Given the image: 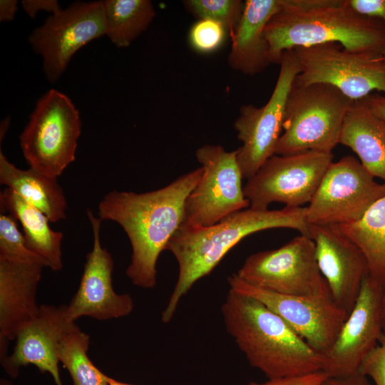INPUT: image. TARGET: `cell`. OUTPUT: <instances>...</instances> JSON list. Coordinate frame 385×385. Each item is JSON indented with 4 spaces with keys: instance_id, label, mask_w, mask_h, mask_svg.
Masks as SVG:
<instances>
[{
    "instance_id": "cell-1",
    "label": "cell",
    "mask_w": 385,
    "mask_h": 385,
    "mask_svg": "<svg viewBox=\"0 0 385 385\" xmlns=\"http://www.w3.org/2000/svg\"><path fill=\"white\" fill-rule=\"evenodd\" d=\"M202 173L200 167L146 192L113 190L100 201L98 218L118 223L130 240L132 255L125 273L135 286L156 285L158 257L183 224L186 199Z\"/></svg>"
},
{
    "instance_id": "cell-2",
    "label": "cell",
    "mask_w": 385,
    "mask_h": 385,
    "mask_svg": "<svg viewBox=\"0 0 385 385\" xmlns=\"http://www.w3.org/2000/svg\"><path fill=\"white\" fill-rule=\"evenodd\" d=\"M274 228L293 229L309 236L306 207L284 206L272 210L248 207L209 227L181 225L165 248L178 262V275L162 312V322L171 321L183 296L197 281L209 274L234 246L251 234Z\"/></svg>"
},
{
    "instance_id": "cell-3",
    "label": "cell",
    "mask_w": 385,
    "mask_h": 385,
    "mask_svg": "<svg viewBox=\"0 0 385 385\" xmlns=\"http://www.w3.org/2000/svg\"><path fill=\"white\" fill-rule=\"evenodd\" d=\"M265 33L272 63H279L287 51L328 43L357 53L385 52L382 24L356 12L347 0H289Z\"/></svg>"
},
{
    "instance_id": "cell-4",
    "label": "cell",
    "mask_w": 385,
    "mask_h": 385,
    "mask_svg": "<svg viewBox=\"0 0 385 385\" xmlns=\"http://www.w3.org/2000/svg\"><path fill=\"white\" fill-rule=\"evenodd\" d=\"M227 332L267 379L322 371V356L258 299L229 289L221 307Z\"/></svg>"
},
{
    "instance_id": "cell-5",
    "label": "cell",
    "mask_w": 385,
    "mask_h": 385,
    "mask_svg": "<svg viewBox=\"0 0 385 385\" xmlns=\"http://www.w3.org/2000/svg\"><path fill=\"white\" fill-rule=\"evenodd\" d=\"M354 101L325 83L297 85L289 93L275 155L332 153Z\"/></svg>"
},
{
    "instance_id": "cell-6",
    "label": "cell",
    "mask_w": 385,
    "mask_h": 385,
    "mask_svg": "<svg viewBox=\"0 0 385 385\" xmlns=\"http://www.w3.org/2000/svg\"><path fill=\"white\" fill-rule=\"evenodd\" d=\"M81 121L64 93L49 90L36 103L19 137L29 168L57 178L75 160Z\"/></svg>"
},
{
    "instance_id": "cell-7",
    "label": "cell",
    "mask_w": 385,
    "mask_h": 385,
    "mask_svg": "<svg viewBox=\"0 0 385 385\" xmlns=\"http://www.w3.org/2000/svg\"><path fill=\"white\" fill-rule=\"evenodd\" d=\"M236 274L247 283L274 293L331 296L317 262L314 242L305 235L279 248L250 255Z\"/></svg>"
},
{
    "instance_id": "cell-8",
    "label": "cell",
    "mask_w": 385,
    "mask_h": 385,
    "mask_svg": "<svg viewBox=\"0 0 385 385\" xmlns=\"http://www.w3.org/2000/svg\"><path fill=\"white\" fill-rule=\"evenodd\" d=\"M299 66L297 85H331L351 100H361L374 91L385 93L384 55L350 51L337 43L292 50Z\"/></svg>"
},
{
    "instance_id": "cell-9",
    "label": "cell",
    "mask_w": 385,
    "mask_h": 385,
    "mask_svg": "<svg viewBox=\"0 0 385 385\" xmlns=\"http://www.w3.org/2000/svg\"><path fill=\"white\" fill-rule=\"evenodd\" d=\"M202 173L186 199L182 225L209 227L236 212L250 207L235 150L204 145L195 152Z\"/></svg>"
},
{
    "instance_id": "cell-10",
    "label": "cell",
    "mask_w": 385,
    "mask_h": 385,
    "mask_svg": "<svg viewBox=\"0 0 385 385\" xmlns=\"http://www.w3.org/2000/svg\"><path fill=\"white\" fill-rule=\"evenodd\" d=\"M385 196V184L375 180L351 155L329 165L306 207L309 225H344L359 221Z\"/></svg>"
},
{
    "instance_id": "cell-11",
    "label": "cell",
    "mask_w": 385,
    "mask_h": 385,
    "mask_svg": "<svg viewBox=\"0 0 385 385\" xmlns=\"http://www.w3.org/2000/svg\"><path fill=\"white\" fill-rule=\"evenodd\" d=\"M279 64V75L268 101L261 107L243 105L234 123L242 143L236 152L243 178L253 176L275 155L282 133L288 96L300 69L292 50L282 54Z\"/></svg>"
},
{
    "instance_id": "cell-12",
    "label": "cell",
    "mask_w": 385,
    "mask_h": 385,
    "mask_svg": "<svg viewBox=\"0 0 385 385\" xmlns=\"http://www.w3.org/2000/svg\"><path fill=\"white\" fill-rule=\"evenodd\" d=\"M332 159V153L315 151L272 155L244 186L250 207L265 210L273 202L291 207L309 204Z\"/></svg>"
},
{
    "instance_id": "cell-13",
    "label": "cell",
    "mask_w": 385,
    "mask_h": 385,
    "mask_svg": "<svg viewBox=\"0 0 385 385\" xmlns=\"http://www.w3.org/2000/svg\"><path fill=\"white\" fill-rule=\"evenodd\" d=\"M106 33L104 1H78L49 16L32 32L29 43L43 58L46 78L55 83L77 51Z\"/></svg>"
},
{
    "instance_id": "cell-14",
    "label": "cell",
    "mask_w": 385,
    "mask_h": 385,
    "mask_svg": "<svg viewBox=\"0 0 385 385\" xmlns=\"http://www.w3.org/2000/svg\"><path fill=\"white\" fill-rule=\"evenodd\" d=\"M227 282L230 289L254 297L266 305L321 355L333 345L349 315L331 296L274 293L247 283L236 273L230 276Z\"/></svg>"
},
{
    "instance_id": "cell-15",
    "label": "cell",
    "mask_w": 385,
    "mask_h": 385,
    "mask_svg": "<svg viewBox=\"0 0 385 385\" xmlns=\"http://www.w3.org/2000/svg\"><path fill=\"white\" fill-rule=\"evenodd\" d=\"M382 295L381 287L368 274L335 342L322 355V371L328 377H346L358 372L363 359L379 343Z\"/></svg>"
},
{
    "instance_id": "cell-16",
    "label": "cell",
    "mask_w": 385,
    "mask_h": 385,
    "mask_svg": "<svg viewBox=\"0 0 385 385\" xmlns=\"http://www.w3.org/2000/svg\"><path fill=\"white\" fill-rule=\"evenodd\" d=\"M93 232V247L86 255L78 288L66 305L68 319L81 317L103 321L129 315L134 307L128 294H118L113 287V260L101 241V220L87 210Z\"/></svg>"
},
{
    "instance_id": "cell-17",
    "label": "cell",
    "mask_w": 385,
    "mask_h": 385,
    "mask_svg": "<svg viewBox=\"0 0 385 385\" xmlns=\"http://www.w3.org/2000/svg\"><path fill=\"white\" fill-rule=\"evenodd\" d=\"M317 262L334 302L348 314L369 274L366 260L339 225H309Z\"/></svg>"
},
{
    "instance_id": "cell-18",
    "label": "cell",
    "mask_w": 385,
    "mask_h": 385,
    "mask_svg": "<svg viewBox=\"0 0 385 385\" xmlns=\"http://www.w3.org/2000/svg\"><path fill=\"white\" fill-rule=\"evenodd\" d=\"M73 323L68 317L66 305H40L36 317L17 334L11 354L1 359L6 373L16 378L21 367L34 365L40 371L49 373L56 385H63L58 347Z\"/></svg>"
},
{
    "instance_id": "cell-19",
    "label": "cell",
    "mask_w": 385,
    "mask_h": 385,
    "mask_svg": "<svg viewBox=\"0 0 385 385\" xmlns=\"http://www.w3.org/2000/svg\"><path fill=\"white\" fill-rule=\"evenodd\" d=\"M43 267L0 257V359L7 355L8 342L39 311L36 294Z\"/></svg>"
},
{
    "instance_id": "cell-20",
    "label": "cell",
    "mask_w": 385,
    "mask_h": 385,
    "mask_svg": "<svg viewBox=\"0 0 385 385\" xmlns=\"http://www.w3.org/2000/svg\"><path fill=\"white\" fill-rule=\"evenodd\" d=\"M289 0H247L238 26L231 37L229 66L238 72L254 76L272 63L265 27L270 19L284 9Z\"/></svg>"
},
{
    "instance_id": "cell-21",
    "label": "cell",
    "mask_w": 385,
    "mask_h": 385,
    "mask_svg": "<svg viewBox=\"0 0 385 385\" xmlns=\"http://www.w3.org/2000/svg\"><path fill=\"white\" fill-rule=\"evenodd\" d=\"M339 143L350 148L364 168L385 184V122L363 99L354 101L347 112Z\"/></svg>"
},
{
    "instance_id": "cell-22",
    "label": "cell",
    "mask_w": 385,
    "mask_h": 385,
    "mask_svg": "<svg viewBox=\"0 0 385 385\" xmlns=\"http://www.w3.org/2000/svg\"><path fill=\"white\" fill-rule=\"evenodd\" d=\"M1 211H8L23 228L27 247L38 255L53 271L62 269L61 232L53 230L48 218L9 188L0 192Z\"/></svg>"
},
{
    "instance_id": "cell-23",
    "label": "cell",
    "mask_w": 385,
    "mask_h": 385,
    "mask_svg": "<svg viewBox=\"0 0 385 385\" xmlns=\"http://www.w3.org/2000/svg\"><path fill=\"white\" fill-rule=\"evenodd\" d=\"M0 183L41 211L51 222L66 218L67 201L57 178L31 168L23 170L0 152Z\"/></svg>"
},
{
    "instance_id": "cell-24",
    "label": "cell",
    "mask_w": 385,
    "mask_h": 385,
    "mask_svg": "<svg viewBox=\"0 0 385 385\" xmlns=\"http://www.w3.org/2000/svg\"><path fill=\"white\" fill-rule=\"evenodd\" d=\"M339 227L361 250L369 277L385 291V196L359 221Z\"/></svg>"
},
{
    "instance_id": "cell-25",
    "label": "cell",
    "mask_w": 385,
    "mask_h": 385,
    "mask_svg": "<svg viewBox=\"0 0 385 385\" xmlns=\"http://www.w3.org/2000/svg\"><path fill=\"white\" fill-rule=\"evenodd\" d=\"M104 10L106 35L119 48L129 46L155 16L150 0H106Z\"/></svg>"
},
{
    "instance_id": "cell-26",
    "label": "cell",
    "mask_w": 385,
    "mask_h": 385,
    "mask_svg": "<svg viewBox=\"0 0 385 385\" xmlns=\"http://www.w3.org/2000/svg\"><path fill=\"white\" fill-rule=\"evenodd\" d=\"M90 337L73 323L58 347L59 362L68 371L73 385H109L107 375L88 356Z\"/></svg>"
},
{
    "instance_id": "cell-27",
    "label": "cell",
    "mask_w": 385,
    "mask_h": 385,
    "mask_svg": "<svg viewBox=\"0 0 385 385\" xmlns=\"http://www.w3.org/2000/svg\"><path fill=\"white\" fill-rule=\"evenodd\" d=\"M186 11L197 20L210 19L220 23L230 38L242 16L245 2L241 0H184Z\"/></svg>"
},
{
    "instance_id": "cell-28",
    "label": "cell",
    "mask_w": 385,
    "mask_h": 385,
    "mask_svg": "<svg viewBox=\"0 0 385 385\" xmlns=\"http://www.w3.org/2000/svg\"><path fill=\"white\" fill-rule=\"evenodd\" d=\"M0 257L10 260L38 262L45 267V262L26 246L15 219L11 215L1 213L0 215Z\"/></svg>"
},
{
    "instance_id": "cell-29",
    "label": "cell",
    "mask_w": 385,
    "mask_h": 385,
    "mask_svg": "<svg viewBox=\"0 0 385 385\" xmlns=\"http://www.w3.org/2000/svg\"><path fill=\"white\" fill-rule=\"evenodd\" d=\"M227 31L219 22L210 19H199L189 32L192 48L202 53H212L223 43Z\"/></svg>"
},
{
    "instance_id": "cell-30",
    "label": "cell",
    "mask_w": 385,
    "mask_h": 385,
    "mask_svg": "<svg viewBox=\"0 0 385 385\" xmlns=\"http://www.w3.org/2000/svg\"><path fill=\"white\" fill-rule=\"evenodd\" d=\"M359 372L370 377L375 385H385V339L363 359Z\"/></svg>"
},
{
    "instance_id": "cell-31",
    "label": "cell",
    "mask_w": 385,
    "mask_h": 385,
    "mask_svg": "<svg viewBox=\"0 0 385 385\" xmlns=\"http://www.w3.org/2000/svg\"><path fill=\"white\" fill-rule=\"evenodd\" d=\"M358 14L380 21L385 31V0H347Z\"/></svg>"
},
{
    "instance_id": "cell-32",
    "label": "cell",
    "mask_w": 385,
    "mask_h": 385,
    "mask_svg": "<svg viewBox=\"0 0 385 385\" xmlns=\"http://www.w3.org/2000/svg\"><path fill=\"white\" fill-rule=\"evenodd\" d=\"M328 376L323 371L294 377L268 379L262 383L250 382L246 385H321Z\"/></svg>"
},
{
    "instance_id": "cell-33",
    "label": "cell",
    "mask_w": 385,
    "mask_h": 385,
    "mask_svg": "<svg viewBox=\"0 0 385 385\" xmlns=\"http://www.w3.org/2000/svg\"><path fill=\"white\" fill-rule=\"evenodd\" d=\"M21 5L31 18H34L40 11H49L53 14L61 9L56 0H24Z\"/></svg>"
},
{
    "instance_id": "cell-34",
    "label": "cell",
    "mask_w": 385,
    "mask_h": 385,
    "mask_svg": "<svg viewBox=\"0 0 385 385\" xmlns=\"http://www.w3.org/2000/svg\"><path fill=\"white\" fill-rule=\"evenodd\" d=\"M321 385H373L368 377L360 372L346 377H327Z\"/></svg>"
},
{
    "instance_id": "cell-35",
    "label": "cell",
    "mask_w": 385,
    "mask_h": 385,
    "mask_svg": "<svg viewBox=\"0 0 385 385\" xmlns=\"http://www.w3.org/2000/svg\"><path fill=\"white\" fill-rule=\"evenodd\" d=\"M363 100L371 111L385 122V96L371 93Z\"/></svg>"
},
{
    "instance_id": "cell-36",
    "label": "cell",
    "mask_w": 385,
    "mask_h": 385,
    "mask_svg": "<svg viewBox=\"0 0 385 385\" xmlns=\"http://www.w3.org/2000/svg\"><path fill=\"white\" fill-rule=\"evenodd\" d=\"M18 1L16 0L0 1V21H9L14 19L17 11Z\"/></svg>"
},
{
    "instance_id": "cell-37",
    "label": "cell",
    "mask_w": 385,
    "mask_h": 385,
    "mask_svg": "<svg viewBox=\"0 0 385 385\" xmlns=\"http://www.w3.org/2000/svg\"><path fill=\"white\" fill-rule=\"evenodd\" d=\"M381 320L382 327V335L381 338L385 339V291L383 292L381 310Z\"/></svg>"
},
{
    "instance_id": "cell-38",
    "label": "cell",
    "mask_w": 385,
    "mask_h": 385,
    "mask_svg": "<svg viewBox=\"0 0 385 385\" xmlns=\"http://www.w3.org/2000/svg\"><path fill=\"white\" fill-rule=\"evenodd\" d=\"M108 384L109 385H134L130 384H127L124 382L119 381L118 380H115L111 377L108 378Z\"/></svg>"
},
{
    "instance_id": "cell-39",
    "label": "cell",
    "mask_w": 385,
    "mask_h": 385,
    "mask_svg": "<svg viewBox=\"0 0 385 385\" xmlns=\"http://www.w3.org/2000/svg\"><path fill=\"white\" fill-rule=\"evenodd\" d=\"M0 385H13L9 381L6 379H1L0 381Z\"/></svg>"
},
{
    "instance_id": "cell-40",
    "label": "cell",
    "mask_w": 385,
    "mask_h": 385,
    "mask_svg": "<svg viewBox=\"0 0 385 385\" xmlns=\"http://www.w3.org/2000/svg\"><path fill=\"white\" fill-rule=\"evenodd\" d=\"M384 58H385V52H384Z\"/></svg>"
}]
</instances>
